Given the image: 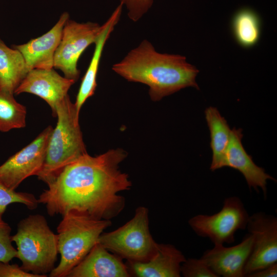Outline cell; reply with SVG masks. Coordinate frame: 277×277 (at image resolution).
I'll return each mask as SVG.
<instances>
[{
    "label": "cell",
    "instance_id": "6da1fadb",
    "mask_svg": "<svg viewBox=\"0 0 277 277\" xmlns=\"http://www.w3.org/2000/svg\"><path fill=\"white\" fill-rule=\"evenodd\" d=\"M127 153L121 148L96 156L88 153L67 165L48 185L38 199L50 216L73 210L99 220L117 215L125 200L118 193L128 190L131 182L119 169Z\"/></svg>",
    "mask_w": 277,
    "mask_h": 277
},
{
    "label": "cell",
    "instance_id": "7a4b0ae2",
    "mask_svg": "<svg viewBox=\"0 0 277 277\" xmlns=\"http://www.w3.org/2000/svg\"><path fill=\"white\" fill-rule=\"evenodd\" d=\"M112 69L129 82L147 85L154 102L188 87L199 89L195 80L199 70L184 56L160 53L147 39L113 64Z\"/></svg>",
    "mask_w": 277,
    "mask_h": 277
},
{
    "label": "cell",
    "instance_id": "3957f363",
    "mask_svg": "<svg viewBox=\"0 0 277 277\" xmlns=\"http://www.w3.org/2000/svg\"><path fill=\"white\" fill-rule=\"evenodd\" d=\"M74 103L67 96L57 106V124L47 145L46 157L38 179L47 186L63 169L87 153Z\"/></svg>",
    "mask_w": 277,
    "mask_h": 277
},
{
    "label": "cell",
    "instance_id": "277c9868",
    "mask_svg": "<svg viewBox=\"0 0 277 277\" xmlns=\"http://www.w3.org/2000/svg\"><path fill=\"white\" fill-rule=\"evenodd\" d=\"M57 228L58 253L61 261L50 272L51 277L67 276L97 243L110 220H99L71 210L62 215Z\"/></svg>",
    "mask_w": 277,
    "mask_h": 277
},
{
    "label": "cell",
    "instance_id": "5b68a950",
    "mask_svg": "<svg viewBox=\"0 0 277 277\" xmlns=\"http://www.w3.org/2000/svg\"><path fill=\"white\" fill-rule=\"evenodd\" d=\"M11 240L16 245L17 258L25 271L47 275L54 268L58 253L57 235L44 216L32 214L22 220Z\"/></svg>",
    "mask_w": 277,
    "mask_h": 277
},
{
    "label": "cell",
    "instance_id": "8992f818",
    "mask_svg": "<svg viewBox=\"0 0 277 277\" xmlns=\"http://www.w3.org/2000/svg\"><path fill=\"white\" fill-rule=\"evenodd\" d=\"M108 250L129 261L144 262L155 252L158 243L149 229L148 210L139 207L133 218L118 229L101 234L98 242Z\"/></svg>",
    "mask_w": 277,
    "mask_h": 277
},
{
    "label": "cell",
    "instance_id": "52a82bcc",
    "mask_svg": "<svg viewBox=\"0 0 277 277\" xmlns=\"http://www.w3.org/2000/svg\"><path fill=\"white\" fill-rule=\"evenodd\" d=\"M249 215L237 196L226 198L222 209L212 215L198 214L188 224L198 236L209 239L214 245L232 244L239 230H245Z\"/></svg>",
    "mask_w": 277,
    "mask_h": 277
},
{
    "label": "cell",
    "instance_id": "ba28073f",
    "mask_svg": "<svg viewBox=\"0 0 277 277\" xmlns=\"http://www.w3.org/2000/svg\"><path fill=\"white\" fill-rule=\"evenodd\" d=\"M103 29L94 22H66L54 57L53 68L60 70L67 78L76 82L80 75L78 61L85 50L94 44Z\"/></svg>",
    "mask_w": 277,
    "mask_h": 277
},
{
    "label": "cell",
    "instance_id": "9c48e42d",
    "mask_svg": "<svg viewBox=\"0 0 277 277\" xmlns=\"http://www.w3.org/2000/svg\"><path fill=\"white\" fill-rule=\"evenodd\" d=\"M53 129L51 126L47 127L34 140L0 166V183L15 190L26 178L37 176L43 167Z\"/></svg>",
    "mask_w": 277,
    "mask_h": 277
},
{
    "label": "cell",
    "instance_id": "30bf717a",
    "mask_svg": "<svg viewBox=\"0 0 277 277\" xmlns=\"http://www.w3.org/2000/svg\"><path fill=\"white\" fill-rule=\"evenodd\" d=\"M246 228L253 238L244 276L277 263V218L260 212L249 216Z\"/></svg>",
    "mask_w": 277,
    "mask_h": 277
},
{
    "label": "cell",
    "instance_id": "8fae6325",
    "mask_svg": "<svg viewBox=\"0 0 277 277\" xmlns=\"http://www.w3.org/2000/svg\"><path fill=\"white\" fill-rule=\"evenodd\" d=\"M76 82L62 76L54 68L34 69L29 71L14 91L18 95L28 93L44 100L56 117L57 105L68 96V91Z\"/></svg>",
    "mask_w": 277,
    "mask_h": 277
},
{
    "label": "cell",
    "instance_id": "7c38bea8",
    "mask_svg": "<svg viewBox=\"0 0 277 277\" xmlns=\"http://www.w3.org/2000/svg\"><path fill=\"white\" fill-rule=\"evenodd\" d=\"M252 246L253 238L248 233L233 246L214 245L213 248L205 251L201 258L217 277H243Z\"/></svg>",
    "mask_w": 277,
    "mask_h": 277
},
{
    "label": "cell",
    "instance_id": "4fadbf2b",
    "mask_svg": "<svg viewBox=\"0 0 277 277\" xmlns=\"http://www.w3.org/2000/svg\"><path fill=\"white\" fill-rule=\"evenodd\" d=\"M69 19V14L64 12L46 33L26 43L13 46V48L23 54L29 71L53 68L55 52L61 39L64 26Z\"/></svg>",
    "mask_w": 277,
    "mask_h": 277
},
{
    "label": "cell",
    "instance_id": "5bb4252c",
    "mask_svg": "<svg viewBox=\"0 0 277 277\" xmlns=\"http://www.w3.org/2000/svg\"><path fill=\"white\" fill-rule=\"evenodd\" d=\"M242 130L233 128L231 130L230 141L227 148L224 167H229L240 171L244 176L249 188H253L257 191L261 189L267 195L268 180L276 181L265 170L257 166L252 159L245 150L242 143Z\"/></svg>",
    "mask_w": 277,
    "mask_h": 277
},
{
    "label": "cell",
    "instance_id": "9a60e30c",
    "mask_svg": "<svg viewBox=\"0 0 277 277\" xmlns=\"http://www.w3.org/2000/svg\"><path fill=\"white\" fill-rule=\"evenodd\" d=\"M186 258L171 244H158L156 249L148 260L129 261L131 269L139 277H179L181 266Z\"/></svg>",
    "mask_w": 277,
    "mask_h": 277
},
{
    "label": "cell",
    "instance_id": "2e32d148",
    "mask_svg": "<svg viewBox=\"0 0 277 277\" xmlns=\"http://www.w3.org/2000/svg\"><path fill=\"white\" fill-rule=\"evenodd\" d=\"M122 261L98 242L70 272L68 277H128Z\"/></svg>",
    "mask_w": 277,
    "mask_h": 277
},
{
    "label": "cell",
    "instance_id": "e0dca14e",
    "mask_svg": "<svg viewBox=\"0 0 277 277\" xmlns=\"http://www.w3.org/2000/svg\"><path fill=\"white\" fill-rule=\"evenodd\" d=\"M123 7V4L120 3L109 18L103 24L102 30L94 43L95 48L93 55L82 78L74 103L76 110L79 114L83 104L94 93L97 86L96 77L100 62L104 46L120 18Z\"/></svg>",
    "mask_w": 277,
    "mask_h": 277
},
{
    "label": "cell",
    "instance_id": "ac0fdd59",
    "mask_svg": "<svg viewBox=\"0 0 277 277\" xmlns=\"http://www.w3.org/2000/svg\"><path fill=\"white\" fill-rule=\"evenodd\" d=\"M205 118L210 133V147L212 151L210 169L214 171L224 167V157L228 147L231 130L227 121L213 107L205 110Z\"/></svg>",
    "mask_w": 277,
    "mask_h": 277
},
{
    "label": "cell",
    "instance_id": "d6986e66",
    "mask_svg": "<svg viewBox=\"0 0 277 277\" xmlns=\"http://www.w3.org/2000/svg\"><path fill=\"white\" fill-rule=\"evenodd\" d=\"M21 52L7 46L0 38V85L14 94L29 72Z\"/></svg>",
    "mask_w": 277,
    "mask_h": 277
},
{
    "label": "cell",
    "instance_id": "ffe728a7",
    "mask_svg": "<svg viewBox=\"0 0 277 277\" xmlns=\"http://www.w3.org/2000/svg\"><path fill=\"white\" fill-rule=\"evenodd\" d=\"M231 28L237 43L243 48H250L256 45L260 39L261 19L254 10L242 8L233 15Z\"/></svg>",
    "mask_w": 277,
    "mask_h": 277
},
{
    "label": "cell",
    "instance_id": "44dd1931",
    "mask_svg": "<svg viewBox=\"0 0 277 277\" xmlns=\"http://www.w3.org/2000/svg\"><path fill=\"white\" fill-rule=\"evenodd\" d=\"M14 93L3 89L0 85V131L26 126V107L16 101Z\"/></svg>",
    "mask_w": 277,
    "mask_h": 277
},
{
    "label": "cell",
    "instance_id": "7402d4cb",
    "mask_svg": "<svg viewBox=\"0 0 277 277\" xmlns=\"http://www.w3.org/2000/svg\"><path fill=\"white\" fill-rule=\"evenodd\" d=\"M13 203H22L30 210L36 209L39 204L38 199L33 194L17 192L0 183V221L3 220V215L7 206Z\"/></svg>",
    "mask_w": 277,
    "mask_h": 277
},
{
    "label": "cell",
    "instance_id": "603a6c76",
    "mask_svg": "<svg viewBox=\"0 0 277 277\" xmlns=\"http://www.w3.org/2000/svg\"><path fill=\"white\" fill-rule=\"evenodd\" d=\"M181 274L185 277H217L201 258L186 259L181 265Z\"/></svg>",
    "mask_w": 277,
    "mask_h": 277
},
{
    "label": "cell",
    "instance_id": "cb8c5ba5",
    "mask_svg": "<svg viewBox=\"0 0 277 277\" xmlns=\"http://www.w3.org/2000/svg\"><path fill=\"white\" fill-rule=\"evenodd\" d=\"M10 226L0 221V262L7 263L17 258V250L12 244Z\"/></svg>",
    "mask_w": 277,
    "mask_h": 277
},
{
    "label": "cell",
    "instance_id": "d4e9b609",
    "mask_svg": "<svg viewBox=\"0 0 277 277\" xmlns=\"http://www.w3.org/2000/svg\"><path fill=\"white\" fill-rule=\"evenodd\" d=\"M127 10V14L133 22L140 20L151 8L153 0H120Z\"/></svg>",
    "mask_w": 277,
    "mask_h": 277
},
{
    "label": "cell",
    "instance_id": "484cf974",
    "mask_svg": "<svg viewBox=\"0 0 277 277\" xmlns=\"http://www.w3.org/2000/svg\"><path fill=\"white\" fill-rule=\"evenodd\" d=\"M45 275H37L23 270L17 264L9 262H0V277H47Z\"/></svg>",
    "mask_w": 277,
    "mask_h": 277
},
{
    "label": "cell",
    "instance_id": "4316f807",
    "mask_svg": "<svg viewBox=\"0 0 277 277\" xmlns=\"http://www.w3.org/2000/svg\"><path fill=\"white\" fill-rule=\"evenodd\" d=\"M277 276V263H273L261 270L255 271L249 277H272Z\"/></svg>",
    "mask_w": 277,
    "mask_h": 277
}]
</instances>
